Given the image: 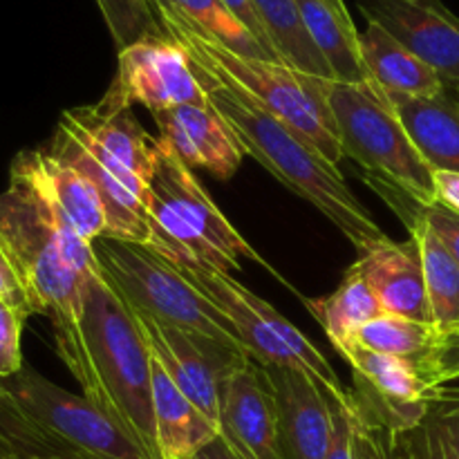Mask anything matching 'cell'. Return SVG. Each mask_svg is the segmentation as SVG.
<instances>
[{"label":"cell","mask_w":459,"mask_h":459,"mask_svg":"<svg viewBox=\"0 0 459 459\" xmlns=\"http://www.w3.org/2000/svg\"><path fill=\"white\" fill-rule=\"evenodd\" d=\"M0 249L21 278L34 314L52 318L56 352L81 390L88 385L83 285L97 272L94 242H85L25 184L0 193Z\"/></svg>","instance_id":"6da1fadb"},{"label":"cell","mask_w":459,"mask_h":459,"mask_svg":"<svg viewBox=\"0 0 459 459\" xmlns=\"http://www.w3.org/2000/svg\"><path fill=\"white\" fill-rule=\"evenodd\" d=\"M195 72L209 94V101L231 126L247 155L254 157L290 191L316 206L363 254L390 240L370 211L345 184L339 166L325 160L312 142L263 110L233 85L211 79L197 67Z\"/></svg>","instance_id":"7a4b0ae2"},{"label":"cell","mask_w":459,"mask_h":459,"mask_svg":"<svg viewBox=\"0 0 459 459\" xmlns=\"http://www.w3.org/2000/svg\"><path fill=\"white\" fill-rule=\"evenodd\" d=\"M81 332L88 359L83 394L148 455L160 459L152 412L151 345L137 314L106 281L101 267L85 278Z\"/></svg>","instance_id":"3957f363"},{"label":"cell","mask_w":459,"mask_h":459,"mask_svg":"<svg viewBox=\"0 0 459 459\" xmlns=\"http://www.w3.org/2000/svg\"><path fill=\"white\" fill-rule=\"evenodd\" d=\"M0 435L18 459H152L85 394L31 368L3 381Z\"/></svg>","instance_id":"277c9868"},{"label":"cell","mask_w":459,"mask_h":459,"mask_svg":"<svg viewBox=\"0 0 459 459\" xmlns=\"http://www.w3.org/2000/svg\"><path fill=\"white\" fill-rule=\"evenodd\" d=\"M152 9L166 36L186 49L197 70L240 90L263 110L312 142L332 164L339 166L345 160L327 97L332 79L307 74L287 63L242 56L206 36L182 13L169 7Z\"/></svg>","instance_id":"5b68a950"},{"label":"cell","mask_w":459,"mask_h":459,"mask_svg":"<svg viewBox=\"0 0 459 459\" xmlns=\"http://www.w3.org/2000/svg\"><path fill=\"white\" fill-rule=\"evenodd\" d=\"M327 97L343 157L357 161L370 186L411 224L420 206L435 202V170L412 143L397 108L375 81H330Z\"/></svg>","instance_id":"8992f818"},{"label":"cell","mask_w":459,"mask_h":459,"mask_svg":"<svg viewBox=\"0 0 459 459\" xmlns=\"http://www.w3.org/2000/svg\"><path fill=\"white\" fill-rule=\"evenodd\" d=\"M143 206L151 227L148 247L169 263L206 264L231 273L240 269L245 258L272 269L224 218L193 169L161 139H157L155 170Z\"/></svg>","instance_id":"52a82bcc"},{"label":"cell","mask_w":459,"mask_h":459,"mask_svg":"<svg viewBox=\"0 0 459 459\" xmlns=\"http://www.w3.org/2000/svg\"><path fill=\"white\" fill-rule=\"evenodd\" d=\"M94 254L106 281L134 312L161 325L204 334L247 354L231 323L155 249L137 242L99 238Z\"/></svg>","instance_id":"ba28073f"},{"label":"cell","mask_w":459,"mask_h":459,"mask_svg":"<svg viewBox=\"0 0 459 459\" xmlns=\"http://www.w3.org/2000/svg\"><path fill=\"white\" fill-rule=\"evenodd\" d=\"M193 287L213 303V307L231 323L254 361L260 366H285L307 372L323 385L334 402H348L350 393L341 384L332 363L321 350L267 300L255 296L231 273L206 264H175Z\"/></svg>","instance_id":"9c48e42d"},{"label":"cell","mask_w":459,"mask_h":459,"mask_svg":"<svg viewBox=\"0 0 459 459\" xmlns=\"http://www.w3.org/2000/svg\"><path fill=\"white\" fill-rule=\"evenodd\" d=\"M204 85L197 76L186 49L170 36H148L130 48L121 49L117 74L99 103L103 115L130 110L142 103L151 112L184 103H206Z\"/></svg>","instance_id":"30bf717a"},{"label":"cell","mask_w":459,"mask_h":459,"mask_svg":"<svg viewBox=\"0 0 459 459\" xmlns=\"http://www.w3.org/2000/svg\"><path fill=\"white\" fill-rule=\"evenodd\" d=\"M134 312V309H133ZM137 314L151 352L188 402L220 429L222 394L233 372L249 361V354L224 345L204 334L161 325L151 316Z\"/></svg>","instance_id":"8fae6325"},{"label":"cell","mask_w":459,"mask_h":459,"mask_svg":"<svg viewBox=\"0 0 459 459\" xmlns=\"http://www.w3.org/2000/svg\"><path fill=\"white\" fill-rule=\"evenodd\" d=\"M341 359L352 368L359 406L394 435H408L421 424L437 388L429 381L420 363L402 357L372 352L357 341Z\"/></svg>","instance_id":"7c38bea8"},{"label":"cell","mask_w":459,"mask_h":459,"mask_svg":"<svg viewBox=\"0 0 459 459\" xmlns=\"http://www.w3.org/2000/svg\"><path fill=\"white\" fill-rule=\"evenodd\" d=\"M368 22H377L411 49L451 88L459 85V16L442 0H359Z\"/></svg>","instance_id":"4fadbf2b"},{"label":"cell","mask_w":459,"mask_h":459,"mask_svg":"<svg viewBox=\"0 0 459 459\" xmlns=\"http://www.w3.org/2000/svg\"><path fill=\"white\" fill-rule=\"evenodd\" d=\"M58 124L70 130L139 200L146 202L155 170L157 139L142 128L133 110L103 115L94 106H81L63 112Z\"/></svg>","instance_id":"5bb4252c"},{"label":"cell","mask_w":459,"mask_h":459,"mask_svg":"<svg viewBox=\"0 0 459 459\" xmlns=\"http://www.w3.org/2000/svg\"><path fill=\"white\" fill-rule=\"evenodd\" d=\"M9 179L25 184L85 242L106 238V211L94 184L74 166L45 151V146L18 152L9 169Z\"/></svg>","instance_id":"9a60e30c"},{"label":"cell","mask_w":459,"mask_h":459,"mask_svg":"<svg viewBox=\"0 0 459 459\" xmlns=\"http://www.w3.org/2000/svg\"><path fill=\"white\" fill-rule=\"evenodd\" d=\"M278 412L282 459H327L332 442V397L316 379L285 366H263Z\"/></svg>","instance_id":"2e32d148"},{"label":"cell","mask_w":459,"mask_h":459,"mask_svg":"<svg viewBox=\"0 0 459 459\" xmlns=\"http://www.w3.org/2000/svg\"><path fill=\"white\" fill-rule=\"evenodd\" d=\"M220 435L242 459H282L273 388L254 359L242 363L224 388Z\"/></svg>","instance_id":"e0dca14e"},{"label":"cell","mask_w":459,"mask_h":459,"mask_svg":"<svg viewBox=\"0 0 459 459\" xmlns=\"http://www.w3.org/2000/svg\"><path fill=\"white\" fill-rule=\"evenodd\" d=\"M151 115L160 128L161 142L188 169H204L220 179L231 178L240 169L247 155L245 148L211 101L184 103Z\"/></svg>","instance_id":"ac0fdd59"},{"label":"cell","mask_w":459,"mask_h":459,"mask_svg":"<svg viewBox=\"0 0 459 459\" xmlns=\"http://www.w3.org/2000/svg\"><path fill=\"white\" fill-rule=\"evenodd\" d=\"M354 267L366 278L385 314L433 325L420 245L415 238L411 236L406 242H381L375 249L366 251Z\"/></svg>","instance_id":"d6986e66"},{"label":"cell","mask_w":459,"mask_h":459,"mask_svg":"<svg viewBox=\"0 0 459 459\" xmlns=\"http://www.w3.org/2000/svg\"><path fill=\"white\" fill-rule=\"evenodd\" d=\"M45 151H49L65 164L74 166L79 173H83L94 184L99 197H101L103 211H106V238L137 242V245L151 242V227H148L143 202L106 164H101L70 130L58 124L52 139L45 143Z\"/></svg>","instance_id":"ffe728a7"},{"label":"cell","mask_w":459,"mask_h":459,"mask_svg":"<svg viewBox=\"0 0 459 459\" xmlns=\"http://www.w3.org/2000/svg\"><path fill=\"white\" fill-rule=\"evenodd\" d=\"M412 143L435 173H459V94L448 85L433 97L388 94Z\"/></svg>","instance_id":"44dd1931"},{"label":"cell","mask_w":459,"mask_h":459,"mask_svg":"<svg viewBox=\"0 0 459 459\" xmlns=\"http://www.w3.org/2000/svg\"><path fill=\"white\" fill-rule=\"evenodd\" d=\"M152 412H155L160 459H188L220 435L218 426L211 424L188 402L186 394L175 385L155 357H152Z\"/></svg>","instance_id":"7402d4cb"},{"label":"cell","mask_w":459,"mask_h":459,"mask_svg":"<svg viewBox=\"0 0 459 459\" xmlns=\"http://www.w3.org/2000/svg\"><path fill=\"white\" fill-rule=\"evenodd\" d=\"M359 45L368 74L385 94L433 97L448 88L437 72L377 22H368L366 30L359 31Z\"/></svg>","instance_id":"603a6c76"},{"label":"cell","mask_w":459,"mask_h":459,"mask_svg":"<svg viewBox=\"0 0 459 459\" xmlns=\"http://www.w3.org/2000/svg\"><path fill=\"white\" fill-rule=\"evenodd\" d=\"M314 45L321 49L334 81H372L359 45V31L343 0H296Z\"/></svg>","instance_id":"cb8c5ba5"},{"label":"cell","mask_w":459,"mask_h":459,"mask_svg":"<svg viewBox=\"0 0 459 459\" xmlns=\"http://www.w3.org/2000/svg\"><path fill=\"white\" fill-rule=\"evenodd\" d=\"M307 309L321 323L336 352H343L350 343H354L357 334L368 323L384 314L375 291L354 264L330 296L309 299Z\"/></svg>","instance_id":"d4e9b609"},{"label":"cell","mask_w":459,"mask_h":459,"mask_svg":"<svg viewBox=\"0 0 459 459\" xmlns=\"http://www.w3.org/2000/svg\"><path fill=\"white\" fill-rule=\"evenodd\" d=\"M408 229L420 245L433 327L437 334H446L459 325V263L420 213H415Z\"/></svg>","instance_id":"484cf974"},{"label":"cell","mask_w":459,"mask_h":459,"mask_svg":"<svg viewBox=\"0 0 459 459\" xmlns=\"http://www.w3.org/2000/svg\"><path fill=\"white\" fill-rule=\"evenodd\" d=\"M273 49L282 63L307 74L334 81L321 49L314 45L296 0H254Z\"/></svg>","instance_id":"4316f807"},{"label":"cell","mask_w":459,"mask_h":459,"mask_svg":"<svg viewBox=\"0 0 459 459\" xmlns=\"http://www.w3.org/2000/svg\"><path fill=\"white\" fill-rule=\"evenodd\" d=\"M403 439L417 459H459V388H437L421 424Z\"/></svg>","instance_id":"83f0119b"},{"label":"cell","mask_w":459,"mask_h":459,"mask_svg":"<svg viewBox=\"0 0 459 459\" xmlns=\"http://www.w3.org/2000/svg\"><path fill=\"white\" fill-rule=\"evenodd\" d=\"M354 341L372 352L408 359V361L420 363L421 368L437 341V330L429 323L411 321V318L384 312L375 321L368 323Z\"/></svg>","instance_id":"f1b7e54d"},{"label":"cell","mask_w":459,"mask_h":459,"mask_svg":"<svg viewBox=\"0 0 459 459\" xmlns=\"http://www.w3.org/2000/svg\"><path fill=\"white\" fill-rule=\"evenodd\" d=\"M152 7H169L173 12L182 13L186 21L200 27L206 36L218 40L224 48L233 49L236 54L251 58H267L273 61L258 40L227 12L220 0H151Z\"/></svg>","instance_id":"f546056e"},{"label":"cell","mask_w":459,"mask_h":459,"mask_svg":"<svg viewBox=\"0 0 459 459\" xmlns=\"http://www.w3.org/2000/svg\"><path fill=\"white\" fill-rule=\"evenodd\" d=\"M117 49H126L148 36H164L151 0H97Z\"/></svg>","instance_id":"4dcf8cb0"},{"label":"cell","mask_w":459,"mask_h":459,"mask_svg":"<svg viewBox=\"0 0 459 459\" xmlns=\"http://www.w3.org/2000/svg\"><path fill=\"white\" fill-rule=\"evenodd\" d=\"M27 314L0 299V381L18 375L22 370V350L21 336Z\"/></svg>","instance_id":"1f68e13d"},{"label":"cell","mask_w":459,"mask_h":459,"mask_svg":"<svg viewBox=\"0 0 459 459\" xmlns=\"http://www.w3.org/2000/svg\"><path fill=\"white\" fill-rule=\"evenodd\" d=\"M421 370L435 388L459 381V325L446 334H437L433 350L421 363Z\"/></svg>","instance_id":"d6a6232c"},{"label":"cell","mask_w":459,"mask_h":459,"mask_svg":"<svg viewBox=\"0 0 459 459\" xmlns=\"http://www.w3.org/2000/svg\"><path fill=\"white\" fill-rule=\"evenodd\" d=\"M327 459H359L357 444H354L352 393L348 402L332 399V442Z\"/></svg>","instance_id":"836d02e7"},{"label":"cell","mask_w":459,"mask_h":459,"mask_svg":"<svg viewBox=\"0 0 459 459\" xmlns=\"http://www.w3.org/2000/svg\"><path fill=\"white\" fill-rule=\"evenodd\" d=\"M420 218L429 224L430 231L446 245V249L455 255L459 263V213L448 209L442 202H430V204L417 209Z\"/></svg>","instance_id":"e575fe53"},{"label":"cell","mask_w":459,"mask_h":459,"mask_svg":"<svg viewBox=\"0 0 459 459\" xmlns=\"http://www.w3.org/2000/svg\"><path fill=\"white\" fill-rule=\"evenodd\" d=\"M220 3L227 7V12L231 13V16L236 18V21L240 22V25L245 27V30L249 31L255 40H258L260 48H263L264 52L273 58V61L282 63L281 56L276 54V49H273L272 40H269V34H267V30H264L263 21H260L258 9H255L254 0H220Z\"/></svg>","instance_id":"d590c367"},{"label":"cell","mask_w":459,"mask_h":459,"mask_svg":"<svg viewBox=\"0 0 459 459\" xmlns=\"http://www.w3.org/2000/svg\"><path fill=\"white\" fill-rule=\"evenodd\" d=\"M0 299L7 300L9 305L21 309V312L27 314V316L34 314L30 299H27L25 287H22L21 278H18V273L13 272L12 263H9L7 255L3 254V249H0Z\"/></svg>","instance_id":"8d00e7d4"},{"label":"cell","mask_w":459,"mask_h":459,"mask_svg":"<svg viewBox=\"0 0 459 459\" xmlns=\"http://www.w3.org/2000/svg\"><path fill=\"white\" fill-rule=\"evenodd\" d=\"M435 200L459 213V173H435Z\"/></svg>","instance_id":"74e56055"},{"label":"cell","mask_w":459,"mask_h":459,"mask_svg":"<svg viewBox=\"0 0 459 459\" xmlns=\"http://www.w3.org/2000/svg\"><path fill=\"white\" fill-rule=\"evenodd\" d=\"M188 459H242V457L238 455L231 446H229V442L222 437V435H218L213 442H209L206 446H202L195 455H191Z\"/></svg>","instance_id":"f35d334b"},{"label":"cell","mask_w":459,"mask_h":459,"mask_svg":"<svg viewBox=\"0 0 459 459\" xmlns=\"http://www.w3.org/2000/svg\"><path fill=\"white\" fill-rule=\"evenodd\" d=\"M397 451H399V459H417L415 453L411 451L408 442L403 439V435H397Z\"/></svg>","instance_id":"ab89813d"},{"label":"cell","mask_w":459,"mask_h":459,"mask_svg":"<svg viewBox=\"0 0 459 459\" xmlns=\"http://www.w3.org/2000/svg\"><path fill=\"white\" fill-rule=\"evenodd\" d=\"M0 459H18L16 453L12 451V446H9V444L4 442L3 435H0Z\"/></svg>","instance_id":"60d3db41"},{"label":"cell","mask_w":459,"mask_h":459,"mask_svg":"<svg viewBox=\"0 0 459 459\" xmlns=\"http://www.w3.org/2000/svg\"><path fill=\"white\" fill-rule=\"evenodd\" d=\"M3 393H4V388H3V381H0V397H3Z\"/></svg>","instance_id":"b9f144b4"},{"label":"cell","mask_w":459,"mask_h":459,"mask_svg":"<svg viewBox=\"0 0 459 459\" xmlns=\"http://www.w3.org/2000/svg\"><path fill=\"white\" fill-rule=\"evenodd\" d=\"M455 90H457V94H459V85H457V88H455Z\"/></svg>","instance_id":"7bdbcfd3"}]
</instances>
